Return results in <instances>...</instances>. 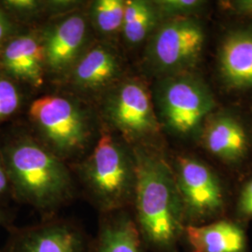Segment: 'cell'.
<instances>
[{"label": "cell", "instance_id": "cell-12", "mask_svg": "<svg viewBox=\"0 0 252 252\" xmlns=\"http://www.w3.org/2000/svg\"><path fill=\"white\" fill-rule=\"evenodd\" d=\"M135 220L126 209L101 214L96 238L89 252H144Z\"/></svg>", "mask_w": 252, "mask_h": 252}, {"label": "cell", "instance_id": "cell-18", "mask_svg": "<svg viewBox=\"0 0 252 252\" xmlns=\"http://www.w3.org/2000/svg\"><path fill=\"white\" fill-rule=\"evenodd\" d=\"M126 1L97 0L91 9L92 22L95 29L104 36H112L122 32Z\"/></svg>", "mask_w": 252, "mask_h": 252}, {"label": "cell", "instance_id": "cell-19", "mask_svg": "<svg viewBox=\"0 0 252 252\" xmlns=\"http://www.w3.org/2000/svg\"><path fill=\"white\" fill-rule=\"evenodd\" d=\"M160 18L170 19L192 17L204 5L200 0H159L153 2Z\"/></svg>", "mask_w": 252, "mask_h": 252}, {"label": "cell", "instance_id": "cell-16", "mask_svg": "<svg viewBox=\"0 0 252 252\" xmlns=\"http://www.w3.org/2000/svg\"><path fill=\"white\" fill-rule=\"evenodd\" d=\"M207 151L227 162L240 159L246 152L247 136L243 127L234 118L220 115L207 124L204 132Z\"/></svg>", "mask_w": 252, "mask_h": 252}, {"label": "cell", "instance_id": "cell-22", "mask_svg": "<svg viewBox=\"0 0 252 252\" xmlns=\"http://www.w3.org/2000/svg\"><path fill=\"white\" fill-rule=\"evenodd\" d=\"M239 213L245 217L252 218V180L242 189L238 203Z\"/></svg>", "mask_w": 252, "mask_h": 252}, {"label": "cell", "instance_id": "cell-1", "mask_svg": "<svg viewBox=\"0 0 252 252\" xmlns=\"http://www.w3.org/2000/svg\"><path fill=\"white\" fill-rule=\"evenodd\" d=\"M135 222L145 245L173 252L184 236L185 218L173 166L161 154L135 148Z\"/></svg>", "mask_w": 252, "mask_h": 252}, {"label": "cell", "instance_id": "cell-25", "mask_svg": "<svg viewBox=\"0 0 252 252\" xmlns=\"http://www.w3.org/2000/svg\"><path fill=\"white\" fill-rule=\"evenodd\" d=\"M236 8L239 11L252 13V1H241L237 2Z\"/></svg>", "mask_w": 252, "mask_h": 252}, {"label": "cell", "instance_id": "cell-6", "mask_svg": "<svg viewBox=\"0 0 252 252\" xmlns=\"http://www.w3.org/2000/svg\"><path fill=\"white\" fill-rule=\"evenodd\" d=\"M205 38L204 27L193 17L165 20L151 37L148 60L164 77L187 72L198 61Z\"/></svg>", "mask_w": 252, "mask_h": 252}, {"label": "cell", "instance_id": "cell-4", "mask_svg": "<svg viewBox=\"0 0 252 252\" xmlns=\"http://www.w3.org/2000/svg\"><path fill=\"white\" fill-rule=\"evenodd\" d=\"M155 95L162 124L181 136L195 134L215 107L207 84L188 72L163 77Z\"/></svg>", "mask_w": 252, "mask_h": 252}, {"label": "cell", "instance_id": "cell-15", "mask_svg": "<svg viewBox=\"0 0 252 252\" xmlns=\"http://www.w3.org/2000/svg\"><path fill=\"white\" fill-rule=\"evenodd\" d=\"M220 66L232 86H252V34L237 32L227 36L220 51Z\"/></svg>", "mask_w": 252, "mask_h": 252}, {"label": "cell", "instance_id": "cell-3", "mask_svg": "<svg viewBox=\"0 0 252 252\" xmlns=\"http://www.w3.org/2000/svg\"><path fill=\"white\" fill-rule=\"evenodd\" d=\"M81 183L101 214L125 210L134 202L135 161L116 137L105 133L78 168Z\"/></svg>", "mask_w": 252, "mask_h": 252}, {"label": "cell", "instance_id": "cell-8", "mask_svg": "<svg viewBox=\"0 0 252 252\" xmlns=\"http://www.w3.org/2000/svg\"><path fill=\"white\" fill-rule=\"evenodd\" d=\"M105 111L111 125L131 139L144 138L158 132L159 121L153 101L140 81L121 83L108 95Z\"/></svg>", "mask_w": 252, "mask_h": 252}, {"label": "cell", "instance_id": "cell-7", "mask_svg": "<svg viewBox=\"0 0 252 252\" xmlns=\"http://www.w3.org/2000/svg\"><path fill=\"white\" fill-rule=\"evenodd\" d=\"M173 169L186 226L216 220L224 207L223 190L216 173L207 163L189 156L179 157Z\"/></svg>", "mask_w": 252, "mask_h": 252}, {"label": "cell", "instance_id": "cell-14", "mask_svg": "<svg viewBox=\"0 0 252 252\" xmlns=\"http://www.w3.org/2000/svg\"><path fill=\"white\" fill-rule=\"evenodd\" d=\"M120 73V62L114 52L104 45L87 51L71 68V81L83 90H99L114 81Z\"/></svg>", "mask_w": 252, "mask_h": 252}, {"label": "cell", "instance_id": "cell-2", "mask_svg": "<svg viewBox=\"0 0 252 252\" xmlns=\"http://www.w3.org/2000/svg\"><path fill=\"white\" fill-rule=\"evenodd\" d=\"M2 155L11 193L19 201L49 217L73 197L74 182L68 167L47 147L29 137L7 145Z\"/></svg>", "mask_w": 252, "mask_h": 252}, {"label": "cell", "instance_id": "cell-11", "mask_svg": "<svg viewBox=\"0 0 252 252\" xmlns=\"http://www.w3.org/2000/svg\"><path fill=\"white\" fill-rule=\"evenodd\" d=\"M1 65L9 76L41 86L47 68L42 36L27 33L12 37L2 49Z\"/></svg>", "mask_w": 252, "mask_h": 252}, {"label": "cell", "instance_id": "cell-9", "mask_svg": "<svg viewBox=\"0 0 252 252\" xmlns=\"http://www.w3.org/2000/svg\"><path fill=\"white\" fill-rule=\"evenodd\" d=\"M0 252H89V249L80 228L47 217L35 225L12 228Z\"/></svg>", "mask_w": 252, "mask_h": 252}, {"label": "cell", "instance_id": "cell-26", "mask_svg": "<svg viewBox=\"0 0 252 252\" xmlns=\"http://www.w3.org/2000/svg\"><path fill=\"white\" fill-rule=\"evenodd\" d=\"M9 214L0 207V226L9 225Z\"/></svg>", "mask_w": 252, "mask_h": 252}, {"label": "cell", "instance_id": "cell-5", "mask_svg": "<svg viewBox=\"0 0 252 252\" xmlns=\"http://www.w3.org/2000/svg\"><path fill=\"white\" fill-rule=\"evenodd\" d=\"M29 117L45 140L48 149L62 160L79 153L90 135L86 114L74 100L45 95L34 100Z\"/></svg>", "mask_w": 252, "mask_h": 252}, {"label": "cell", "instance_id": "cell-24", "mask_svg": "<svg viewBox=\"0 0 252 252\" xmlns=\"http://www.w3.org/2000/svg\"><path fill=\"white\" fill-rule=\"evenodd\" d=\"M10 32L11 23L4 10L0 9V45L8 38Z\"/></svg>", "mask_w": 252, "mask_h": 252}, {"label": "cell", "instance_id": "cell-13", "mask_svg": "<svg viewBox=\"0 0 252 252\" xmlns=\"http://www.w3.org/2000/svg\"><path fill=\"white\" fill-rule=\"evenodd\" d=\"M183 237L193 252H246L247 249L243 229L228 220L187 225Z\"/></svg>", "mask_w": 252, "mask_h": 252}, {"label": "cell", "instance_id": "cell-21", "mask_svg": "<svg viewBox=\"0 0 252 252\" xmlns=\"http://www.w3.org/2000/svg\"><path fill=\"white\" fill-rule=\"evenodd\" d=\"M3 6L21 18H33L47 11V1L38 0H6Z\"/></svg>", "mask_w": 252, "mask_h": 252}, {"label": "cell", "instance_id": "cell-23", "mask_svg": "<svg viewBox=\"0 0 252 252\" xmlns=\"http://www.w3.org/2000/svg\"><path fill=\"white\" fill-rule=\"evenodd\" d=\"M9 193H11L9 174L2 153H0V198Z\"/></svg>", "mask_w": 252, "mask_h": 252}, {"label": "cell", "instance_id": "cell-10", "mask_svg": "<svg viewBox=\"0 0 252 252\" xmlns=\"http://www.w3.org/2000/svg\"><path fill=\"white\" fill-rule=\"evenodd\" d=\"M87 36V23L80 13H69L56 21L42 35L47 68L54 73L71 69L80 58Z\"/></svg>", "mask_w": 252, "mask_h": 252}, {"label": "cell", "instance_id": "cell-17", "mask_svg": "<svg viewBox=\"0 0 252 252\" xmlns=\"http://www.w3.org/2000/svg\"><path fill=\"white\" fill-rule=\"evenodd\" d=\"M160 16L153 2L145 0L126 1L122 33L126 42L137 45L153 34Z\"/></svg>", "mask_w": 252, "mask_h": 252}, {"label": "cell", "instance_id": "cell-20", "mask_svg": "<svg viewBox=\"0 0 252 252\" xmlns=\"http://www.w3.org/2000/svg\"><path fill=\"white\" fill-rule=\"evenodd\" d=\"M21 104L17 85L7 76L0 74V123L12 116Z\"/></svg>", "mask_w": 252, "mask_h": 252}]
</instances>
